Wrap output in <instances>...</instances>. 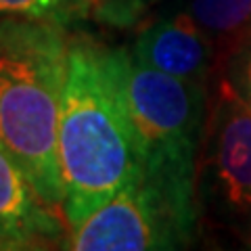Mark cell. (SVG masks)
Instances as JSON below:
<instances>
[{"instance_id":"obj_1","label":"cell","mask_w":251,"mask_h":251,"mask_svg":"<svg viewBox=\"0 0 251 251\" xmlns=\"http://www.w3.org/2000/svg\"><path fill=\"white\" fill-rule=\"evenodd\" d=\"M57 157L61 211L69 230L105 205L143 168L122 88L117 49L82 34L69 40Z\"/></svg>"},{"instance_id":"obj_2","label":"cell","mask_w":251,"mask_h":251,"mask_svg":"<svg viewBox=\"0 0 251 251\" xmlns=\"http://www.w3.org/2000/svg\"><path fill=\"white\" fill-rule=\"evenodd\" d=\"M69 40L72 34L59 23L0 17V143L59 211L57 128Z\"/></svg>"},{"instance_id":"obj_3","label":"cell","mask_w":251,"mask_h":251,"mask_svg":"<svg viewBox=\"0 0 251 251\" xmlns=\"http://www.w3.org/2000/svg\"><path fill=\"white\" fill-rule=\"evenodd\" d=\"M201 230L195 182L140 168L105 205L69 230L74 251L184 249Z\"/></svg>"},{"instance_id":"obj_4","label":"cell","mask_w":251,"mask_h":251,"mask_svg":"<svg viewBox=\"0 0 251 251\" xmlns=\"http://www.w3.org/2000/svg\"><path fill=\"white\" fill-rule=\"evenodd\" d=\"M117 61L143 168L195 182L209 84L153 69L136 61L128 49H117Z\"/></svg>"},{"instance_id":"obj_5","label":"cell","mask_w":251,"mask_h":251,"mask_svg":"<svg viewBox=\"0 0 251 251\" xmlns=\"http://www.w3.org/2000/svg\"><path fill=\"white\" fill-rule=\"evenodd\" d=\"M195 205L201 228L226 232L251 247V105L222 75L209 92Z\"/></svg>"},{"instance_id":"obj_6","label":"cell","mask_w":251,"mask_h":251,"mask_svg":"<svg viewBox=\"0 0 251 251\" xmlns=\"http://www.w3.org/2000/svg\"><path fill=\"white\" fill-rule=\"evenodd\" d=\"M69 226L0 143V251L63 247Z\"/></svg>"},{"instance_id":"obj_7","label":"cell","mask_w":251,"mask_h":251,"mask_svg":"<svg viewBox=\"0 0 251 251\" xmlns=\"http://www.w3.org/2000/svg\"><path fill=\"white\" fill-rule=\"evenodd\" d=\"M128 50L149 67L203 84H209L220 61L216 44L184 9L140 27Z\"/></svg>"},{"instance_id":"obj_8","label":"cell","mask_w":251,"mask_h":251,"mask_svg":"<svg viewBox=\"0 0 251 251\" xmlns=\"http://www.w3.org/2000/svg\"><path fill=\"white\" fill-rule=\"evenodd\" d=\"M182 9L211 38L220 61L251 34V0H184Z\"/></svg>"},{"instance_id":"obj_9","label":"cell","mask_w":251,"mask_h":251,"mask_svg":"<svg viewBox=\"0 0 251 251\" xmlns=\"http://www.w3.org/2000/svg\"><path fill=\"white\" fill-rule=\"evenodd\" d=\"M159 0H94L90 19L113 29H130L153 9Z\"/></svg>"},{"instance_id":"obj_10","label":"cell","mask_w":251,"mask_h":251,"mask_svg":"<svg viewBox=\"0 0 251 251\" xmlns=\"http://www.w3.org/2000/svg\"><path fill=\"white\" fill-rule=\"evenodd\" d=\"M0 17H31L65 27L80 21L63 0H0Z\"/></svg>"},{"instance_id":"obj_11","label":"cell","mask_w":251,"mask_h":251,"mask_svg":"<svg viewBox=\"0 0 251 251\" xmlns=\"http://www.w3.org/2000/svg\"><path fill=\"white\" fill-rule=\"evenodd\" d=\"M222 77H226L239 97L251 105V34L222 59Z\"/></svg>"},{"instance_id":"obj_12","label":"cell","mask_w":251,"mask_h":251,"mask_svg":"<svg viewBox=\"0 0 251 251\" xmlns=\"http://www.w3.org/2000/svg\"><path fill=\"white\" fill-rule=\"evenodd\" d=\"M69 9H72L75 15H77V19H88L90 17V11H92V4H94V0H63Z\"/></svg>"}]
</instances>
